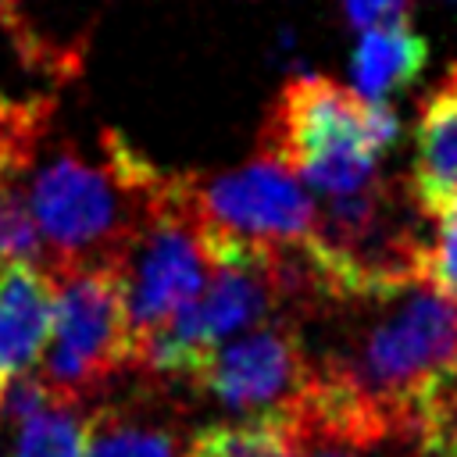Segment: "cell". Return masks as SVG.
<instances>
[{"label":"cell","instance_id":"15","mask_svg":"<svg viewBox=\"0 0 457 457\" xmlns=\"http://www.w3.org/2000/svg\"><path fill=\"white\" fill-rule=\"evenodd\" d=\"M407 4L411 0H343V11L350 18V25L368 29L389 18H407Z\"/></svg>","mask_w":457,"mask_h":457},{"label":"cell","instance_id":"3","mask_svg":"<svg viewBox=\"0 0 457 457\" xmlns=\"http://www.w3.org/2000/svg\"><path fill=\"white\" fill-rule=\"evenodd\" d=\"M57 289L54 328L46 343L43 382L54 400L79 407L89 393L104 389L118 371L136 364V325L121 261L82 264Z\"/></svg>","mask_w":457,"mask_h":457},{"label":"cell","instance_id":"17","mask_svg":"<svg viewBox=\"0 0 457 457\" xmlns=\"http://www.w3.org/2000/svg\"><path fill=\"white\" fill-rule=\"evenodd\" d=\"M0 396H4V378H0Z\"/></svg>","mask_w":457,"mask_h":457},{"label":"cell","instance_id":"10","mask_svg":"<svg viewBox=\"0 0 457 457\" xmlns=\"http://www.w3.org/2000/svg\"><path fill=\"white\" fill-rule=\"evenodd\" d=\"M179 428L164 414H143L132 407H104L89 414V436L82 457H175Z\"/></svg>","mask_w":457,"mask_h":457},{"label":"cell","instance_id":"11","mask_svg":"<svg viewBox=\"0 0 457 457\" xmlns=\"http://www.w3.org/2000/svg\"><path fill=\"white\" fill-rule=\"evenodd\" d=\"M182 457H300V428L289 418H246L189 436Z\"/></svg>","mask_w":457,"mask_h":457},{"label":"cell","instance_id":"16","mask_svg":"<svg viewBox=\"0 0 457 457\" xmlns=\"http://www.w3.org/2000/svg\"><path fill=\"white\" fill-rule=\"evenodd\" d=\"M300 457H353V446L332 439H300Z\"/></svg>","mask_w":457,"mask_h":457},{"label":"cell","instance_id":"1","mask_svg":"<svg viewBox=\"0 0 457 457\" xmlns=\"http://www.w3.org/2000/svg\"><path fill=\"white\" fill-rule=\"evenodd\" d=\"M168 186L171 175L136 157L114 129L100 132V157H86L68 143L57 146L25 186L29 214L50 246V275L57 278L96 261H125L168 196Z\"/></svg>","mask_w":457,"mask_h":457},{"label":"cell","instance_id":"4","mask_svg":"<svg viewBox=\"0 0 457 457\" xmlns=\"http://www.w3.org/2000/svg\"><path fill=\"white\" fill-rule=\"evenodd\" d=\"M196 389L246 418H296L311 389V361L296 321L268 318L221 343L189 378Z\"/></svg>","mask_w":457,"mask_h":457},{"label":"cell","instance_id":"6","mask_svg":"<svg viewBox=\"0 0 457 457\" xmlns=\"http://www.w3.org/2000/svg\"><path fill=\"white\" fill-rule=\"evenodd\" d=\"M121 271H125L136 339H143L150 328L168 321L179 307H186L204 289L211 268L193 228L186 175L171 179L168 196L161 200L146 228L136 236V243L129 246Z\"/></svg>","mask_w":457,"mask_h":457},{"label":"cell","instance_id":"9","mask_svg":"<svg viewBox=\"0 0 457 457\" xmlns=\"http://www.w3.org/2000/svg\"><path fill=\"white\" fill-rule=\"evenodd\" d=\"M428 64V43L411 29L407 18H389L361 29L357 50L350 57L353 89L364 100H386L407 89Z\"/></svg>","mask_w":457,"mask_h":457},{"label":"cell","instance_id":"12","mask_svg":"<svg viewBox=\"0 0 457 457\" xmlns=\"http://www.w3.org/2000/svg\"><path fill=\"white\" fill-rule=\"evenodd\" d=\"M89 414L71 403H50L18 425L14 457H82Z\"/></svg>","mask_w":457,"mask_h":457},{"label":"cell","instance_id":"8","mask_svg":"<svg viewBox=\"0 0 457 457\" xmlns=\"http://www.w3.org/2000/svg\"><path fill=\"white\" fill-rule=\"evenodd\" d=\"M407 196L421 218H439L457 204V64L421 100Z\"/></svg>","mask_w":457,"mask_h":457},{"label":"cell","instance_id":"14","mask_svg":"<svg viewBox=\"0 0 457 457\" xmlns=\"http://www.w3.org/2000/svg\"><path fill=\"white\" fill-rule=\"evenodd\" d=\"M436 221V239L428 243V282L457 296V204Z\"/></svg>","mask_w":457,"mask_h":457},{"label":"cell","instance_id":"7","mask_svg":"<svg viewBox=\"0 0 457 457\" xmlns=\"http://www.w3.org/2000/svg\"><path fill=\"white\" fill-rule=\"evenodd\" d=\"M57 307V278L29 261H0V378L39 364Z\"/></svg>","mask_w":457,"mask_h":457},{"label":"cell","instance_id":"5","mask_svg":"<svg viewBox=\"0 0 457 457\" xmlns=\"http://www.w3.org/2000/svg\"><path fill=\"white\" fill-rule=\"evenodd\" d=\"M189 214L257 246H303L314 236V196L282 164L257 157L221 175H186Z\"/></svg>","mask_w":457,"mask_h":457},{"label":"cell","instance_id":"2","mask_svg":"<svg viewBox=\"0 0 457 457\" xmlns=\"http://www.w3.org/2000/svg\"><path fill=\"white\" fill-rule=\"evenodd\" d=\"M396 136L389 104L364 100L325 75H296L268 107L261 157L300 175L318 196H343L378 179V154Z\"/></svg>","mask_w":457,"mask_h":457},{"label":"cell","instance_id":"13","mask_svg":"<svg viewBox=\"0 0 457 457\" xmlns=\"http://www.w3.org/2000/svg\"><path fill=\"white\" fill-rule=\"evenodd\" d=\"M414 443L428 457H457V364L421 393L414 407Z\"/></svg>","mask_w":457,"mask_h":457}]
</instances>
